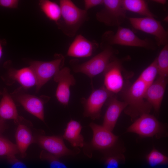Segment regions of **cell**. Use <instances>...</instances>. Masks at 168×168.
<instances>
[{
    "instance_id": "6da1fadb",
    "label": "cell",
    "mask_w": 168,
    "mask_h": 168,
    "mask_svg": "<svg viewBox=\"0 0 168 168\" xmlns=\"http://www.w3.org/2000/svg\"><path fill=\"white\" fill-rule=\"evenodd\" d=\"M114 45L139 47L151 50L156 48V44L152 40L142 39L130 29L118 26L116 33L112 31H106L102 35L100 46L103 49Z\"/></svg>"
},
{
    "instance_id": "7a4b0ae2",
    "label": "cell",
    "mask_w": 168,
    "mask_h": 168,
    "mask_svg": "<svg viewBox=\"0 0 168 168\" xmlns=\"http://www.w3.org/2000/svg\"><path fill=\"white\" fill-rule=\"evenodd\" d=\"M147 88L145 84L138 78L124 93V101L127 104L124 112L132 120L143 114H149L152 108L145 100Z\"/></svg>"
},
{
    "instance_id": "3957f363",
    "label": "cell",
    "mask_w": 168,
    "mask_h": 168,
    "mask_svg": "<svg viewBox=\"0 0 168 168\" xmlns=\"http://www.w3.org/2000/svg\"><path fill=\"white\" fill-rule=\"evenodd\" d=\"M103 50L89 60L73 66L74 72L83 73L91 79L103 72L118 50L112 46L106 47Z\"/></svg>"
},
{
    "instance_id": "277c9868",
    "label": "cell",
    "mask_w": 168,
    "mask_h": 168,
    "mask_svg": "<svg viewBox=\"0 0 168 168\" xmlns=\"http://www.w3.org/2000/svg\"><path fill=\"white\" fill-rule=\"evenodd\" d=\"M59 5L65 32L67 35L72 36L87 19V11L79 8L70 0H60Z\"/></svg>"
},
{
    "instance_id": "5b68a950",
    "label": "cell",
    "mask_w": 168,
    "mask_h": 168,
    "mask_svg": "<svg viewBox=\"0 0 168 168\" xmlns=\"http://www.w3.org/2000/svg\"><path fill=\"white\" fill-rule=\"evenodd\" d=\"M64 57L57 54L55 58L50 61H33L30 63V67L34 72L37 80L36 91L57 74L62 68Z\"/></svg>"
},
{
    "instance_id": "8992f818",
    "label": "cell",
    "mask_w": 168,
    "mask_h": 168,
    "mask_svg": "<svg viewBox=\"0 0 168 168\" xmlns=\"http://www.w3.org/2000/svg\"><path fill=\"white\" fill-rule=\"evenodd\" d=\"M104 7L97 12V20L106 26H119L126 18V11L122 4L121 0H104Z\"/></svg>"
},
{
    "instance_id": "52a82bcc",
    "label": "cell",
    "mask_w": 168,
    "mask_h": 168,
    "mask_svg": "<svg viewBox=\"0 0 168 168\" xmlns=\"http://www.w3.org/2000/svg\"><path fill=\"white\" fill-rule=\"evenodd\" d=\"M128 19L135 29L154 36L157 46H164L168 44V31L165 30L160 22L154 17H130Z\"/></svg>"
},
{
    "instance_id": "ba28073f",
    "label": "cell",
    "mask_w": 168,
    "mask_h": 168,
    "mask_svg": "<svg viewBox=\"0 0 168 168\" xmlns=\"http://www.w3.org/2000/svg\"><path fill=\"white\" fill-rule=\"evenodd\" d=\"M113 95L104 86L94 90L88 98H83L82 99L84 107V116L90 117L93 120L99 118L103 105Z\"/></svg>"
},
{
    "instance_id": "9c48e42d",
    "label": "cell",
    "mask_w": 168,
    "mask_h": 168,
    "mask_svg": "<svg viewBox=\"0 0 168 168\" xmlns=\"http://www.w3.org/2000/svg\"><path fill=\"white\" fill-rule=\"evenodd\" d=\"M123 61L122 60L114 58L113 57L103 72V86L113 94L119 92L123 87Z\"/></svg>"
},
{
    "instance_id": "30bf717a",
    "label": "cell",
    "mask_w": 168,
    "mask_h": 168,
    "mask_svg": "<svg viewBox=\"0 0 168 168\" xmlns=\"http://www.w3.org/2000/svg\"><path fill=\"white\" fill-rule=\"evenodd\" d=\"M161 124L153 115L149 114H143L128 128L127 132L133 133L144 137H158L162 133ZM160 137V136H159Z\"/></svg>"
},
{
    "instance_id": "8fae6325",
    "label": "cell",
    "mask_w": 168,
    "mask_h": 168,
    "mask_svg": "<svg viewBox=\"0 0 168 168\" xmlns=\"http://www.w3.org/2000/svg\"><path fill=\"white\" fill-rule=\"evenodd\" d=\"M63 139L60 136L41 135L38 137L37 141L44 150L59 158L66 156L75 155L80 152L78 148L73 150L68 148Z\"/></svg>"
},
{
    "instance_id": "7c38bea8",
    "label": "cell",
    "mask_w": 168,
    "mask_h": 168,
    "mask_svg": "<svg viewBox=\"0 0 168 168\" xmlns=\"http://www.w3.org/2000/svg\"><path fill=\"white\" fill-rule=\"evenodd\" d=\"M54 80L58 83L56 96L61 104L67 105L70 97V87L76 84L73 76L71 73L70 69L67 67L62 68L54 77Z\"/></svg>"
},
{
    "instance_id": "4fadbf2b",
    "label": "cell",
    "mask_w": 168,
    "mask_h": 168,
    "mask_svg": "<svg viewBox=\"0 0 168 168\" xmlns=\"http://www.w3.org/2000/svg\"><path fill=\"white\" fill-rule=\"evenodd\" d=\"M89 126L93 133L91 145L94 149H102L110 148L117 142L118 137L102 125L91 122Z\"/></svg>"
},
{
    "instance_id": "5bb4252c",
    "label": "cell",
    "mask_w": 168,
    "mask_h": 168,
    "mask_svg": "<svg viewBox=\"0 0 168 168\" xmlns=\"http://www.w3.org/2000/svg\"><path fill=\"white\" fill-rule=\"evenodd\" d=\"M167 82V78L159 76L146 91L145 99L156 112L160 109Z\"/></svg>"
},
{
    "instance_id": "9a60e30c",
    "label": "cell",
    "mask_w": 168,
    "mask_h": 168,
    "mask_svg": "<svg viewBox=\"0 0 168 168\" xmlns=\"http://www.w3.org/2000/svg\"><path fill=\"white\" fill-rule=\"evenodd\" d=\"M98 46L96 42L88 40L82 35H78L70 45L67 55L75 58L88 57L92 55Z\"/></svg>"
},
{
    "instance_id": "2e32d148",
    "label": "cell",
    "mask_w": 168,
    "mask_h": 168,
    "mask_svg": "<svg viewBox=\"0 0 168 168\" xmlns=\"http://www.w3.org/2000/svg\"><path fill=\"white\" fill-rule=\"evenodd\" d=\"M15 98L27 111L44 121V100L35 96L25 93L17 94Z\"/></svg>"
},
{
    "instance_id": "e0dca14e",
    "label": "cell",
    "mask_w": 168,
    "mask_h": 168,
    "mask_svg": "<svg viewBox=\"0 0 168 168\" xmlns=\"http://www.w3.org/2000/svg\"><path fill=\"white\" fill-rule=\"evenodd\" d=\"M109 101L102 125L112 132L121 113L126 107L127 104L124 101H120L113 96L110 98Z\"/></svg>"
},
{
    "instance_id": "ac0fdd59",
    "label": "cell",
    "mask_w": 168,
    "mask_h": 168,
    "mask_svg": "<svg viewBox=\"0 0 168 168\" xmlns=\"http://www.w3.org/2000/svg\"><path fill=\"white\" fill-rule=\"evenodd\" d=\"M8 74L10 79L16 81L26 89L36 85L35 76L30 67L19 69L10 68L8 70Z\"/></svg>"
},
{
    "instance_id": "d6986e66",
    "label": "cell",
    "mask_w": 168,
    "mask_h": 168,
    "mask_svg": "<svg viewBox=\"0 0 168 168\" xmlns=\"http://www.w3.org/2000/svg\"><path fill=\"white\" fill-rule=\"evenodd\" d=\"M82 127L78 121L71 119L68 123L63 135V138L68 141L74 147H83L84 138L81 134Z\"/></svg>"
},
{
    "instance_id": "ffe728a7",
    "label": "cell",
    "mask_w": 168,
    "mask_h": 168,
    "mask_svg": "<svg viewBox=\"0 0 168 168\" xmlns=\"http://www.w3.org/2000/svg\"><path fill=\"white\" fill-rule=\"evenodd\" d=\"M16 145L22 158L26 156V152L29 146L34 142L31 131L25 125L19 124L15 133Z\"/></svg>"
},
{
    "instance_id": "44dd1931",
    "label": "cell",
    "mask_w": 168,
    "mask_h": 168,
    "mask_svg": "<svg viewBox=\"0 0 168 168\" xmlns=\"http://www.w3.org/2000/svg\"><path fill=\"white\" fill-rule=\"evenodd\" d=\"M2 94L0 102V118L4 120L13 119L16 122H18L17 111L11 96L6 89H4Z\"/></svg>"
},
{
    "instance_id": "7402d4cb",
    "label": "cell",
    "mask_w": 168,
    "mask_h": 168,
    "mask_svg": "<svg viewBox=\"0 0 168 168\" xmlns=\"http://www.w3.org/2000/svg\"><path fill=\"white\" fill-rule=\"evenodd\" d=\"M122 4L126 11H129L145 17H156L149 10L147 2L143 0H121Z\"/></svg>"
},
{
    "instance_id": "603a6c76",
    "label": "cell",
    "mask_w": 168,
    "mask_h": 168,
    "mask_svg": "<svg viewBox=\"0 0 168 168\" xmlns=\"http://www.w3.org/2000/svg\"><path fill=\"white\" fill-rule=\"evenodd\" d=\"M39 5L42 11L49 19L58 23L61 17L59 5L50 0H41L39 1Z\"/></svg>"
},
{
    "instance_id": "cb8c5ba5",
    "label": "cell",
    "mask_w": 168,
    "mask_h": 168,
    "mask_svg": "<svg viewBox=\"0 0 168 168\" xmlns=\"http://www.w3.org/2000/svg\"><path fill=\"white\" fill-rule=\"evenodd\" d=\"M158 75L156 58L141 73L138 78L143 82L147 87L155 80Z\"/></svg>"
},
{
    "instance_id": "d4e9b609",
    "label": "cell",
    "mask_w": 168,
    "mask_h": 168,
    "mask_svg": "<svg viewBox=\"0 0 168 168\" xmlns=\"http://www.w3.org/2000/svg\"><path fill=\"white\" fill-rule=\"evenodd\" d=\"M158 75L167 78L168 75V44L164 46L156 58Z\"/></svg>"
},
{
    "instance_id": "484cf974",
    "label": "cell",
    "mask_w": 168,
    "mask_h": 168,
    "mask_svg": "<svg viewBox=\"0 0 168 168\" xmlns=\"http://www.w3.org/2000/svg\"><path fill=\"white\" fill-rule=\"evenodd\" d=\"M146 158L147 163L152 167L166 164L168 162L167 157L155 148L151 151Z\"/></svg>"
},
{
    "instance_id": "4316f807",
    "label": "cell",
    "mask_w": 168,
    "mask_h": 168,
    "mask_svg": "<svg viewBox=\"0 0 168 168\" xmlns=\"http://www.w3.org/2000/svg\"><path fill=\"white\" fill-rule=\"evenodd\" d=\"M19 153L17 147L6 138L0 135V156L7 157Z\"/></svg>"
},
{
    "instance_id": "83f0119b",
    "label": "cell",
    "mask_w": 168,
    "mask_h": 168,
    "mask_svg": "<svg viewBox=\"0 0 168 168\" xmlns=\"http://www.w3.org/2000/svg\"><path fill=\"white\" fill-rule=\"evenodd\" d=\"M41 159L46 161L49 168H68L66 165L58 158L43 150L40 155Z\"/></svg>"
},
{
    "instance_id": "f1b7e54d",
    "label": "cell",
    "mask_w": 168,
    "mask_h": 168,
    "mask_svg": "<svg viewBox=\"0 0 168 168\" xmlns=\"http://www.w3.org/2000/svg\"><path fill=\"white\" fill-rule=\"evenodd\" d=\"M125 161V157L122 154L109 156L105 160L104 168H119Z\"/></svg>"
},
{
    "instance_id": "f546056e",
    "label": "cell",
    "mask_w": 168,
    "mask_h": 168,
    "mask_svg": "<svg viewBox=\"0 0 168 168\" xmlns=\"http://www.w3.org/2000/svg\"><path fill=\"white\" fill-rule=\"evenodd\" d=\"M7 158L10 166V168H27L26 165L15 156L12 155L7 157Z\"/></svg>"
},
{
    "instance_id": "4dcf8cb0",
    "label": "cell",
    "mask_w": 168,
    "mask_h": 168,
    "mask_svg": "<svg viewBox=\"0 0 168 168\" xmlns=\"http://www.w3.org/2000/svg\"><path fill=\"white\" fill-rule=\"evenodd\" d=\"M104 0H84V10L86 11L95 7L103 5Z\"/></svg>"
},
{
    "instance_id": "1f68e13d",
    "label": "cell",
    "mask_w": 168,
    "mask_h": 168,
    "mask_svg": "<svg viewBox=\"0 0 168 168\" xmlns=\"http://www.w3.org/2000/svg\"><path fill=\"white\" fill-rule=\"evenodd\" d=\"M19 1L17 0H0V6L10 8H17Z\"/></svg>"
},
{
    "instance_id": "d6a6232c",
    "label": "cell",
    "mask_w": 168,
    "mask_h": 168,
    "mask_svg": "<svg viewBox=\"0 0 168 168\" xmlns=\"http://www.w3.org/2000/svg\"><path fill=\"white\" fill-rule=\"evenodd\" d=\"M5 127L4 120L0 118V135L1 133Z\"/></svg>"
},
{
    "instance_id": "836d02e7",
    "label": "cell",
    "mask_w": 168,
    "mask_h": 168,
    "mask_svg": "<svg viewBox=\"0 0 168 168\" xmlns=\"http://www.w3.org/2000/svg\"><path fill=\"white\" fill-rule=\"evenodd\" d=\"M2 45L0 41V59L2 56Z\"/></svg>"
},
{
    "instance_id": "e575fe53",
    "label": "cell",
    "mask_w": 168,
    "mask_h": 168,
    "mask_svg": "<svg viewBox=\"0 0 168 168\" xmlns=\"http://www.w3.org/2000/svg\"><path fill=\"white\" fill-rule=\"evenodd\" d=\"M154 1L162 4H165L166 2V1L165 0H155Z\"/></svg>"
},
{
    "instance_id": "d590c367",
    "label": "cell",
    "mask_w": 168,
    "mask_h": 168,
    "mask_svg": "<svg viewBox=\"0 0 168 168\" xmlns=\"http://www.w3.org/2000/svg\"><path fill=\"white\" fill-rule=\"evenodd\" d=\"M2 94V93L0 91V95H1Z\"/></svg>"
}]
</instances>
